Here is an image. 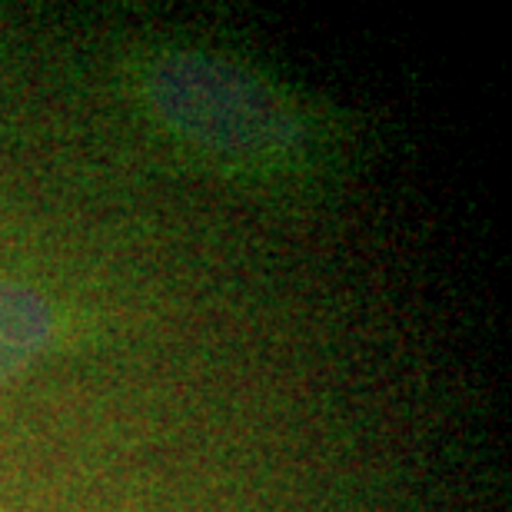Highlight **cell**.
I'll list each match as a JSON object with an SVG mask.
<instances>
[{"instance_id": "obj_2", "label": "cell", "mask_w": 512, "mask_h": 512, "mask_svg": "<svg viewBox=\"0 0 512 512\" xmlns=\"http://www.w3.org/2000/svg\"><path fill=\"white\" fill-rule=\"evenodd\" d=\"M57 330V310L44 293L0 280V386L37 363L50 350Z\"/></svg>"}, {"instance_id": "obj_1", "label": "cell", "mask_w": 512, "mask_h": 512, "mask_svg": "<svg viewBox=\"0 0 512 512\" xmlns=\"http://www.w3.org/2000/svg\"><path fill=\"white\" fill-rule=\"evenodd\" d=\"M140 97L187 147L233 167H276L300 147L290 100L260 74L197 50H163L140 67Z\"/></svg>"}]
</instances>
